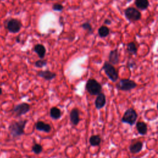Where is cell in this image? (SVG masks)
<instances>
[{
  "mask_svg": "<svg viewBox=\"0 0 158 158\" xmlns=\"http://www.w3.org/2000/svg\"><path fill=\"white\" fill-rule=\"evenodd\" d=\"M27 122V120H20L10 123L9 131L13 138H17L24 134V129Z\"/></svg>",
  "mask_w": 158,
  "mask_h": 158,
  "instance_id": "6da1fadb",
  "label": "cell"
},
{
  "mask_svg": "<svg viewBox=\"0 0 158 158\" xmlns=\"http://www.w3.org/2000/svg\"><path fill=\"white\" fill-rule=\"evenodd\" d=\"M85 89L89 94L93 96H98L99 93H101L102 86L95 79L89 78L86 81Z\"/></svg>",
  "mask_w": 158,
  "mask_h": 158,
  "instance_id": "7a4b0ae2",
  "label": "cell"
},
{
  "mask_svg": "<svg viewBox=\"0 0 158 158\" xmlns=\"http://www.w3.org/2000/svg\"><path fill=\"white\" fill-rule=\"evenodd\" d=\"M102 69L104 70L106 75L112 81L115 82L117 81L118 79V74L113 65L110 64L109 62L106 61L102 66Z\"/></svg>",
  "mask_w": 158,
  "mask_h": 158,
  "instance_id": "3957f363",
  "label": "cell"
},
{
  "mask_svg": "<svg viewBox=\"0 0 158 158\" xmlns=\"http://www.w3.org/2000/svg\"><path fill=\"white\" fill-rule=\"evenodd\" d=\"M137 118L138 114L136 110L133 108H129L124 112L122 117V122L131 126L135 123Z\"/></svg>",
  "mask_w": 158,
  "mask_h": 158,
  "instance_id": "277c9868",
  "label": "cell"
},
{
  "mask_svg": "<svg viewBox=\"0 0 158 158\" xmlns=\"http://www.w3.org/2000/svg\"><path fill=\"white\" fill-rule=\"evenodd\" d=\"M126 19L130 22H136L141 19V14L136 9L133 7H128L124 10Z\"/></svg>",
  "mask_w": 158,
  "mask_h": 158,
  "instance_id": "5b68a950",
  "label": "cell"
},
{
  "mask_svg": "<svg viewBox=\"0 0 158 158\" xmlns=\"http://www.w3.org/2000/svg\"><path fill=\"white\" fill-rule=\"evenodd\" d=\"M116 88L122 91H130L137 86V84L133 80L130 79H121L116 84Z\"/></svg>",
  "mask_w": 158,
  "mask_h": 158,
  "instance_id": "8992f818",
  "label": "cell"
},
{
  "mask_svg": "<svg viewBox=\"0 0 158 158\" xmlns=\"http://www.w3.org/2000/svg\"><path fill=\"white\" fill-rule=\"evenodd\" d=\"M6 27L10 33H17L20 30L22 25L19 20L12 18L7 20Z\"/></svg>",
  "mask_w": 158,
  "mask_h": 158,
  "instance_id": "52a82bcc",
  "label": "cell"
},
{
  "mask_svg": "<svg viewBox=\"0 0 158 158\" xmlns=\"http://www.w3.org/2000/svg\"><path fill=\"white\" fill-rule=\"evenodd\" d=\"M30 110V106L26 102L20 103L16 105L13 109V112L17 117H20L29 112Z\"/></svg>",
  "mask_w": 158,
  "mask_h": 158,
  "instance_id": "ba28073f",
  "label": "cell"
},
{
  "mask_svg": "<svg viewBox=\"0 0 158 158\" xmlns=\"http://www.w3.org/2000/svg\"><path fill=\"white\" fill-rule=\"evenodd\" d=\"M106 95L103 93H99L97 96L94 101V105L96 108L97 109H101L106 105Z\"/></svg>",
  "mask_w": 158,
  "mask_h": 158,
  "instance_id": "9c48e42d",
  "label": "cell"
},
{
  "mask_svg": "<svg viewBox=\"0 0 158 158\" xmlns=\"http://www.w3.org/2000/svg\"><path fill=\"white\" fill-rule=\"evenodd\" d=\"M37 75L46 80H52L56 77V73L49 70H40L37 73Z\"/></svg>",
  "mask_w": 158,
  "mask_h": 158,
  "instance_id": "30bf717a",
  "label": "cell"
},
{
  "mask_svg": "<svg viewBox=\"0 0 158 158\" xmlns=\"http://www.w3.org/2000/svg\"><path fill=\"white\" fill-rule=\"evenodd\" d=\"M112 65H117L119 62V54L117 49L110 51L109 54V61Z\"/></svg>",
  "mask_w": 158,
  "mask_h": 158,
  "instance_id": "8fae6325",
  "label": "cell"
},
{
  "mask_svg": "<svg viewBox=\"0 0 158 158\" xmlns=\"http://www.w3.org/2000/svg\"><path fill=\"white\" fill-rule=\"evenodd\" d=\"M79 114L80 112L77 108L73 109L70 112V120L73 125H77L80 120Z\"/></svg>",
  "mask_w": 158,
  "mask_h": 158,
  "instance_id": "7c38bea8",
  "label": "cell"
},
{
  "mask_svg": "<svg viewBox=\"0 0 158 158\" xmlns=\"http://www.w3.org/2000/svg\"><path fill=\"white\" fill-rule=\"evenodd\" d=\"M35 128L38 131H44L45 133H49L51 131V125L43 121H38L35 123Z\"/></svg>",
  "mask_w": 158,
  "mask_h": 158,
  "instance_id": "4fadbf2b",
  "label": "cell"
},
{
  "mask_svg": "<svg viewBox=\"0 0 158 158\" xmlns=\"http://www.w3.org/2000/svg\"><path fill=\"white\" fill-rule=\"evenodd\" d=\"M33 51L38 54V57L41 59H43L45 56L46 49L44 46L42 44H36L33 48Z\"/></svg>",
  "mask_w": 158,
  "mask_h": 158,
  "instance_id": "5bb4252c",
  "label": "cell"
},
{
  "mask_svg": "<svg viewBox=\"0 0 158 158\" xmlns=\"http://www.w3.org/2000/svg\"><path fill=\"white\" fill-rule=\"evenodd\" d=\"M143 143L141 141H136L130 144L129 146L130 151L133 154H136L140 152L143 149Z\"/></svg>",
  "mask_w": 158,
  "mask_h": 158,
  "instance_id": "9a60e30c",
  "label": "cell"
},
{
  "mask_svg": "<svg viewBox=\"0 0 158 158\" xmlns=\"http://www.w3.org/2000/svg\"><path fill=\"white\" fill-rule=\"evenodd\" d=\"M136 128L139 134L144 135L148 132V126L144 122H138L136 124Z\"/></svg>",
  "mask_w": 158,
  "mask_h": 158,
  "instance_id": "2e32d148",
  "label": "cell"
},
{
  "mask_svg": "<svg viewBox=\"0 0 158 158\" xmlns=\"http://www.w3.org/2000/svg\"><path fill=\"white\" fill-rule=\"evenodd\" d=\"M135 4L138 9L144 10L149 7V2L147 0H136Z\"/></svg>",
  "mask_w": 158,
  "mask_h": 158,
  "instance_id": "e0dca14e",
  "label": "cell"
},
{
  "mask_svg": "<svg viewBox=\"0 0 158 158\" xmlns=\"http://www.w3.org/2000/svg\"><path fill=\"white\" fill-rule=\"evenodd\" d=\"M49 114H50V117L54 120L60 118L61 117V115H62L60 110L56 107H51L50 109Z\"/></svg>",
  "mask_w": 158,
  "mask_h": 158,
  "instance_id": "ac0fdd59",
  "label": "cell"
},
{
  "mask_svg": "<svg viewBox=\"0 0 158 158\" xmlns=\"http://www.w3.org/2000/svg\"><path fill=\"white\" fill-rule=\"evenodd\" d=\"M127 50L128 52L131 55H135L137 53L138 48L135 42L131 41L127 44Z\"/></svg>",
  "mask_w": 158,
  "mask_h": 158,
  "instance_id": "d6986e66",
  "label": "cell"
},
{
  "mask_svg": "<svg viewBox=\"0 0 158 158\" xmlns=\"http://www.w3.org/2000/svg\"><path fill=\"white\" fill-rule=\"evenodd\" d=\"M89 142L91 146H99L101 142V138L100 137L99 135H92L90 136L89 139Z\"/></svg>",
  "mask_w": 158,
  "mask_h": 158,
  "instance_id": "ffe728a7",
  "label": "cell"
},
{
  "mask_svg": "<svg viewBox=\"0 0 158 158\" xmlns=\"http://www.w3.org/2000/svg\"><path fill=\"white\" fill-rule=\"evenodd\" d=\"M98 32V35L100 37L105 38L109 35L110 30L107 26L102 25L99 28Z\"/></svg>",
  "mask_w": 158,
  "mask_h": 158,
  "instance_id": "44dd1931",
  "label": "cell"
},
{
  "mask_svg": "<svg viewBox=\"0 0 158 158\" xmlns=\"http://www.w3.org/2000/svg\"><path fill=\"white\" fill-rule=\"evenodd\" d=\"M32 151L36 154H40L42 151H43V147L41 144H33V146H32Z\"/></svg>",
  "mask_w": 158,
  "mask_h": 158,
  "instance_id": "7402d4cb",
  "label": "cell"
},
{
  "mask_svg": "<svg viewBox=\"0 0 158 158\" xmlns=\"http://www.w3.org/2000/svg\"><path fill=\"white\" fill-rule=\"evenodd\" d=\"M81 27L84 30L88 31L89 33H91V32H93V28L89 22H85L82 23L81 25Z\"/></svg>",
  "mask_w": 158,
  "mask_h": 158,
  "instance_id": "603a6c76",
  "label": "cell"
},
{
  "mask_svg": "<svg viewBox=\"0 0 158 158\" xmlns=\"http://www.w3.org/2000/svg\"><path fill=\"white\" fill-rule=\"evenodd\" d=\"M47 64V60L46 59H40L35 62V65L38 68H42L46 66Z\"/></svg>",
  "mask_w": 158,
  "mask_h": 158,
  "instance_id": "cb8c5ba5",
  "label": "cell"
},
{
  "mask_svg": "<svg viewBox=\"0 0 158 158\" xmlns=\"http://www.w3.org/2000/svg\"><path fill=\"white\" fill-rule=\"evenodd\" d=\"M63 9H64L63 5H62L60 3H54L52 6V9L54 11L61 12V11H62Z\"/></svg>",
  "mask_w": 158,
  "mask_h": 158,
  "instance_id": "d4e9b609",
  "label": "cell"
},
{
  "mask_svg": "<svg viewBox=\"0 0 158 158\" xmlns=\"http://www.w3.org/2000/svg\"><path fill=\"white\" fill-rule=\"evenodd\" d=\"M134 66H136V63L134 62V61H132V62H128V67L129 69H131V68H134Z\"/></svg>",
  "mask_w": 158,
  "mask_h": 158,
  "instance_id": "484cf974",
  "label": "cell"
},
{
  "mask_svg": "<svg viewBox=\"0 0 158 158\" xmlns=\"http://www.w3.org/2000/svg\"><path fill=\"white\" fill-rule=\"evenodd\" d=\"M111 23H112L111 20H109V19H106V20H104V23L105 25H110Z\"/></svg>",
  "mask_w": 158,
  "mask_h": 158,
  "instance_id": "4316f807",
  "label": "cell"
},
{
  "mask_svg": "<svg viewBox=\"0 0 158 158\" xmlns=\"http://www.w3.org/2000/svg\"><path fill=\"white\" fill-rule=\"evenodd\" d=\"M2 89L1 88H0V96L2 94Z\"/></svg>",
  "mask_w": 158,
  "mask_h": 158,
  "instance_id": "83f0119b",
  "label": "cell"
},
{
  "mask_svg": "<svg viewBox=\"0 0 158 158\" xmlns=\"http://www.w3.org/2000/svg\"><path fill=\"white\" fill-rule=\"evenodd\" d=\"M157 109L158 110V102H157Z\"/></svg>",
  "mask_w": 158,
  "mask_h": 158,
  "instance_id": "f1b7e54d",
  "label": "cell"
}]
</instances>
